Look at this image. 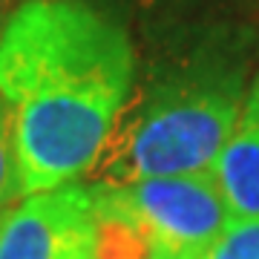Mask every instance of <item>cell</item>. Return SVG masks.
I'll return each mask as SVG.
<instances>
[{"instance_id": "cell-1", "label": "cell", "mask_w": 259, "mask_h": 259, "mask_svg": "<svg viewBox=\"0 0 259 259\" xmlns=\"http://www.w3.org/2000/svg\"><path fill=\"white\" fill-rule=\"evenodd\" d=\"M127 32L81 0H23L0 32L20 199L93 173L133 93Z\"/></svg>"}, {"instance_id": "cell-2", "label": "cell", "mask_w": 259, "mask_h": 259, "mask_svg": "<svg viewBox=\"0 0 259 259\" xmlns=\"http://www.w3.org/2000/svg\"><path fill=\"white\" fill-rule=\"evenodd\" d=\"M245 104L239 69L193 66L144 83L127 95L101 156L98 185L187 176L210 170Z\"/></svg>"}, {"instance_id": "cell-3", "label": "cell", "mask_w": 259, "mask_h": 259, "mask_svg": "<svg viewBox=\"0 0 259 259\" xmlns=\"http://www.w3.org/2000/svg\"><path fill=\"white\" fill-rule=\"evenodd\" d=\"M87 187L95 213L130 222L150 245L153 259H199L231 222L210 170Z\"/></svg>"}, {"instance_id": "cell-4", "label": "cell", "mask_w": 259, "mask_h": 259, "mask_svg": "<svg viewBox=\"0 0 259 259\" xmlns=\"http://www.w3.org/2000/svg\"><path fill=\"white\" fill-rule=\"evenodd\" d=\"M0 259H98V219L87 185L23 196L0 216Z\"/></svg>"}, {"instance_id": "cell-5", "label": "cell", "mask_w": 259, "mask_h": 259, "mask_svg": "<svg viewBox=\"0 0 259 259\" xmlns=\"http://www.w3.org/2000/svg\"><path fill=\"white\" fill-rule=\"evenodd\" d=\"M210 173L231 219H259V78L245 93L239 118Z\"/></svg>"}, {"instance_id": "cell-6", "label": "cell", "mask_w": 259, "mask_h": 259, "mask_svg": "<svg viewBox=\"0 0 259 259\" xmlns=\"http://www.w3.org/2000/svg\"><path fill=\"white\" fill-rule=\"evenodd\" d=\"M199 259H259V219H231Z\"/></svg>"}, {"instance_id": "cell-7", "label": "cell", "mask_w": 259, "mask_h": 259, "mask_svg": "<svg viewBox=\"0 0 259 259\" xmlns=\"http://www.w3.org/2000/svg\"><path fill=\"white\" fill-rule=\"evenodd\" d=\"M15 199H20L18 161H15V133H12V112L0 98V216L9 210Z\"/></svg>"}, {"instance_id": "cell-8", "label": "cell", "mask_w": 259, "mask_h": 259, "mask_svg": "<svg viewBox=\"0 0 259 259\" xmlns=\"http://www.w3.org/2000/svg\"><path fill=\"white\" fill-rule=\"evenodd\" d=\"M23 0H0V32H3V26H6V20L12 18V12L18 9Z\"/></svg>"}]
</instances>
